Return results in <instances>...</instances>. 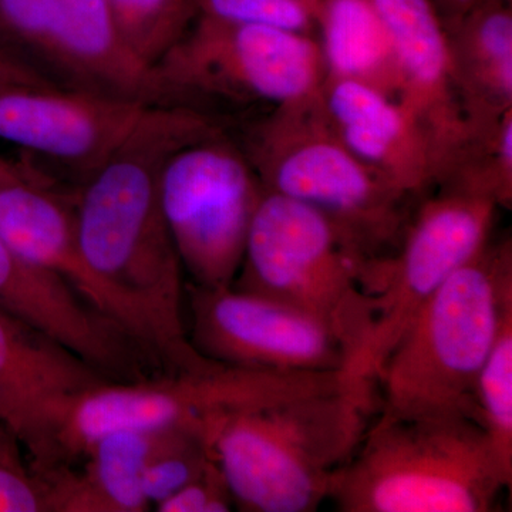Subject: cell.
I'll list each match as a JSON object with an SVG mask.
<instances>
[{
    "label": "cell",
    "mask_w": 512,
    "mask_h": 512,
    "mask_svg": "<svg viewBox=\"0 0 512 512\" xmlns=\"http://www.w3.org/2000/svg\"><path fill=\"white\" fill-rule=\"evenodd\" d=\"M210 441L201 434H190L158 454L144 470L141 487L147 503L156 505L202 476L214 463Z\"/></svg>",
    "instance_id": "obj_26"
},
{
    "label": "cell",
    "mask_w": 512,
    "mask_h": 512,
    "mask_svg": "<svg viewBox=\"0 0 512 512\" xmlns=\"http://www.w3.org/2000/svg\"><path fill=\"white\" fill-rule=\"evenodd\" d=\"M36 168L23 161L8 160V158L0 157V183L8 181L10 178L22 177L35 171Z\"/></svg>",
    "instance_id": "obj_31"
},
{
    "label": "cell",
    "mask_w": 512,
    "mask_h": 512,
    "mask_svg": "<svg viewBox=\"0 0 512 512\" xmlns=\"http://www.w3.org/2000/svg\"><path fill=\"white\" fill-rule=\"evenodd\" d=\"M436 188L478 195L512 207V109L497 119L470 120V133L448 161Z\"/></svg>",
    "instance_id": "obj_22"
},
{
    "label": "cell",
    "mask_w": 512,
    "mask_h": 512,
    "mask_svg": "<svg viewBox=\"0 0 512 512\" xmlns=\"http://www.w3.org/2000/svg\"><path fill=\"white\" fill-rule=\"evenodd\" d=\"M323 109L350 153L397 190L416 198L436 188V158L426 134L400 101L367 84L325 77Z\"/></svg>",
    "instance_id": "obj_18"
},
{
    "label": "cell",
    "mask_w": 512,
    "mask_h": 512,
    "mask_svg": "<svg viewBox=\"0 0 512 512\" xmlns=\"http://www.w3.org/2000/svg\"><path fill=\"white\" fill-rule=\"evenodd\" d=\"M316 39L325 77L367 84L399 101L403 89L399 62L370 0H322Z\"/></svg>",
    "instance_id": "obj_21"
},
{
    "label": "cell",
    "mask_w": 512,
    "mask_h": 512,
    "mask_svg": "<svg viewBox=\"0 0 512 512\" xmlns=\"http://www.w3.org/2000/svg\"><path fill=\"white\" fill-rule=\"evenodd\" d=\"M500 208L478 195L437 188L412 211L392 254L373 259L375 326L359 375L377 367L423 303L485 247Z\"/></svg>",
    "instance_id": "obj_11"
},
{
    "label": "cell",
    "mask_w": 512,
    "mask_h": 512,
    "mask_svg": "<svg viewBox=\"0 0 512 512\" xmlns=\"http://www.w3.org/2000/svg\"><path fill=\"white\" fill-rule=\"evenodd\" d=\"M185 298L191 312L188 338L208 359L268 372L349 375L342 343L308 313L232 286L204 288L185 281Z\"/></svg>",
    "instance_id": "obj_12"
},
{
    "label": "cell",
    "mask_w": 512,
    "mask_h": 512,
    "mask_svg": "<svg viewBox=\"0 0 512 512\" xmlns=\"http://www.w3.org/2000/svg\"><path fill=\"white\" fill-rule=\"evenodd\" d=\"M147 106L52 86L0 82V140L82 181L120 146Z\"/></svg>",
    "instance_id": "obj_15"
},
{
    "label": "cell",
    "mask_w": 512,
    "mask_h": 512,
    "mask_svg": "<svg viewBox=\"0 0 512 512\" xmlns=\"http://www.w3.org/2000/svg\"><path fill=\"white\" fill-rule=\"evenodd\" d=\"M73 195L57 190L55 181L39 170L3 181L0 237L26 261L60 276L94 311L120 326L164 372H170L156 325L84 258L77 239Z\"/></svg>",
    "instance_id": "obj_13"
},
{
    "label": "cell",
    "mask_w": 512,
    "mask_h": 512,
    "mask_svg": "<svg viewBox=\"0 0 512 512\" xmlns=\"http://www.w3.org/2000/svg\"><path fill=\"white\" fill-rule=\"evenodd\" d=\"M477 421L512 478V313L504 319L476 386Z\"/></svg>",
    "instance_id": "obj_24"
},
{
    "label": "cell",
    "mask_w": 512,
    "mask_h": 512,
    "mask_svg": "<svg viewBox=\"0 0 512 512\" xmlns=\"http://www.w3.org/2000/svg\"><path fill=\"white\" fill-rule=\"evenodd\" d=\"M511 484L471 417L377 412L329 500L342 512H490Z\"/></svg>",
    "instance_id": "obj_4"
},
{
    "label": "cell",
    "mask_w": 512,
    "mask_h": 512,
    "mask_svg": "<svg viewBox=\"0 0 512 512\" xmlns=\"http://www.w3.org/2000/svg\"><path fill=\"white\" fill-rule=\"evenodd\" d=\"M0 52L59 89L180 106L121 39L106 0H0Z\"/></svg>",
    "instance_id": "obj_9"
},
{
    "label": "cell",
    "mask_w": 512,
    "mask_h": 512,
    "mask_svg": "<svg viewBox=\"0 0 512 512\" xmlns=\"http://www.w3.org/2000/svg\"><path fill=\"white\" fill-rule=\"evenodd\" d=\"M190 434L185 429L119 430L94 441L82 470L59 464L40 474L49 512H144V470L158 454ZM202 436V434H201Z\"/></svg>",
    "instance_id": "obj_19"
},
{
    "label": "cell",
    "mask_w": 512,
    "mask_h": 512,
    "mask_svg": "<svg viewBox=\"0 0 512 512\" xmlns=\"http://www.w3.org/2000/svg\"><path fill=\"white\" fill-rule=\"evenodd\" d=\"M229 127L190 107H147L73 195L84 258L156 325L170 372L207 370L218 362L202 356L185 329L184 271L161 210V168L178 148Z\"/></svg>",
    "instance_id": "obj_1"
},
{
    "label": "cell",
    "mask_w": 512,
    "mask_h": 512,
    "mask_svg": "<svg viewBox=\"0 0 512 512\" xmlns=\"http://www.w3.org/2000/svg\"><path fill=\"white\" fill-rule=\"evenodd\" d=\"M23 450L18 437L0 421V512H49L45 483Z\"/></svg>",
    "instance_id": "obj_27"
},
{
    "label": "cell",
    "mask_w": 512,
    "mask_h": 512,
    "mask_svg": "<svg viewBox=\"0 0 512 512\" xmlns=\"http://www.w3.org/2000/svg\"><path fill=\"white\" fill-rule=\"evenodd\" d=\"M379 410L363 380L232 414L211 440L235 507L249 512H312L355 453Z\"/></svg>",
    "instance_id": "obj_2"
},
{
    "label": "cell",
    "mask_w": 512,
    "mask_h": 512,
    "mask_svg": "<svg viewBox=\"0 0 512 512\" xmlns=\"http://www.w3.org/2000/svg\"><path fill=\"white\" fill-rule=\"evenodd\" d=\"M0 311L55 339L111 382H136L161 370L153 356L94 311L60 276L32 264L0 237Z\"/></svg>",
    "instance_id": "obj_16"
},
{
    "label": "cell",
    "mask_w": 512,
    "mask_h": 512,
    "mask_svg": "<svg viewBox=\"0 0 512 512\" xmlns=\"http://www.w3.org/2000/svg\"><path fill=\"white\" fill-rule=\"evenodd\" d=\"M106 5L128 49L153 69L198 18L195 0H106Z\"/></svg>",
    "instance_id": "obj_23"
},
{
    "label": "cell",
    "mask_w": 512,
    "mask_h": 512,
    "mask_svg": "<svg viewBox=\"0 0 512 512\" xmlns=\"http://www.w3.org/2000/svg\"><path fill=\"white\" fill-rule=\"evenodd\" d=\"M0 82H20L37 84V86H52L43 77H40L39 74L30 70L29 67L16 62L15 59H12V57L3 52H0Z\"/></svg>",
    "instance_id": "obj_29"
},
{
    "label": "cell",
    "mask_w": 512,
    "mask_h": 512,
    "mask_svg": "<svg viewBox=\"0 0 512 512\" xmlns=\"http://www.w3.org/2000/svg\"><path fill=\"white\" fill-rule=\"evenodd\" d=\"M107 382L72 350L0 311V421L18 437L33 470L52 461L73 403Z\"/></svg>",
    "instance_id": "obj_14"
},
{
    "label": "cell",
    "mask_w": 512,
    "mask_h": 512,
    "mask_svg": "<svg viewBox=\"0 0 512 512\" xmlns=\"http://www.w3.org/2000/svg\"><path fill=\"white\" fill-rule=\"evenodd\" d=\"M510 313L512 241L505 235L491 238L409 320L373 377L377 412L477 421L478 375Z\"/></svg>",
    "instance_id": "obj_3"
},
{
    "label": "cell",
    "mask_w": 512,
    "mask_h": 512,
    "mask_svg": "<svg viewBox=\"0 0 512 512\" xmlns=\"http://www.w3.org/2000/svg\"><path fill=\"white\" fill-rule=\"evenodd\" d=\"M322 0H195L198 15L316 37Z\"/></svg>",
    "instance_id": "obj_25"
},
{
    "label": "cell",
    "mask_w": 512,
    "mask_h": 512,
    "mask_svg": "<svg viewBox=\"0 0 512 512\" xmlns=\"http://www.w3.org/2000/svg\"><path fill=\"white\" fill-rule=\"evenodd\" d=\"M346 372L281 373L218 363L136 382H107L80 396L57 430L49 467L82 460L87 448L119 430L185 429L208 441L232 414L352 382Z\"/></svg>",
    "instance_id": "obj_7"
},
{
    "label": "cell",
    "mask_w": 512,
    "mask_h": 512,
    "mask_svg": "<svg viewBox=\"0 0 512 512\" xmlns=\"http://www.w3.org/2000/svg\"><path fill=\"white\" fill-rule=\"evenodd\" d=\"M232 130L265 191L319 211L370 259L397 248L413 198L350 153L326 116L320 89Z\"/></svg>",
    "instance_id": "obj_5"
},
{
    "label": "cell",
    "mask_w": 512,
    "mask_h": 512,
    "mask_svg": "<svg viewBox=\"0 0 512 512\" xmlns=\"http://www.w3.org/2000/svg\"><path fill=\"white\" fill-rule=\"evenodd\" d=\"M392 39L400 73V104L412 113L429 140L441 171L470 131L458 97L446 32L431 0H370Z\"/></svg>",
    "instance_id": "obj_17"
},
{
    "label": "cell",
    "mask_w": 512,
    "mask_h": 512,
    "mask_svg": "<svg viewBox=\"0 0 512 512\" xmlns=\"http://www.w3.org/2000/svg\"><path fill=\"white\" fill-rule=\"evenodd\" d=\"M180 106L231 121L318 92L325 79L318 39L198 15L154 66Z\"/></svg>",
    "instance_id": "obj_8"
},
{
    "label": "cell",
    "mask_w": 512,
    "mask_h": 512,
    "mask_svg": "<svg viewBox=\"0 0 512 512\" xmlns=\"http://www.w3.org/2000/svg\"><path fill=\"white\" fill-rule=\"evenodd\" d=\"M512 0H487L443 23L451 74L468 120L512 109Z\"/></svg>",
    "instance_id": "obj_20"
},
{
    "label": "cell",
    "mask_w": 512,
    "mask_h": 512,
    "mask_svg": "<svg viewBox=\"0 0 512 512\" xmlns=\"http://www.w3.org/2000/svg\"><path fill=\"white\" fill-rule=\"evenodd\" d=\"M264 192L232 127L167 158L160 174L161 210L188 282L231 288Z\"/></svg>",
    "instance_id": "obj_10"
},
{
    "label": "cell",
    "mask_w": 512,
    "mask_h": 512,
    "mask_svg": "<svg viewBox=\"0 0 512 512\" xmlns=\"http://www.w3.org/2000/svg\"><path fill=\"white\" fill-rule=\"evenodd\" d=\"M437 13H439L441 22L457 18L463 15L468 9L474 8L478 3L487 2V0H431Z\"/></svg>",
    "instance_id": "obj_30"
},
{
    "label": "cell",
    "mask_w": 512,
    "mask_h": 512,
    "mask_svg": "<svg viewBox=\"0 0 512 512\" xmlns=\"http://www.w3.org/2000/svg\"><path fill=\"white\" fill-rule=\"evenodd\" d=\"M154 507L158 512H228L235 503L227 480L214 461L202 476Z\"/></svg>",
    "instance_id": "obj_28"
},
{
    "label": "cell",
    "mask_w": 512,
    "mask_h": 512,
    "mask_svg": "<svg viewBox=\"0 0 512 512\" xmlns=\"http://www.w3.org/2000/svg\"><path fill=\"white\" fill-rule=\"evenodd\" d=\"M372 261L319 211L265 191L232 288L325 323L348 353L349 375L363 380L360 366L375 326Z\"/></svg>",
    "instance_id": "obj_6"
}]
</instances>
